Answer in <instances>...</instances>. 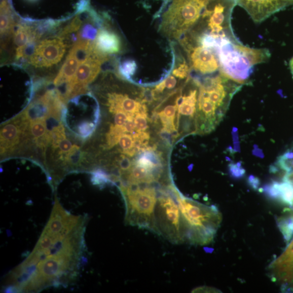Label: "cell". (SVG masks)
Wrapping results in <instances>:
<instances>
[{
	"label": "cell",
	"mask_w": 293,
	"mask_h": 293,
	"mask_svg": "<svg viewBox=\"0 0 293 293\" xmlns=\"http://www.w3.org/2000/svg\"><path fill=\"white\" fill-rule=\"evenodd\" d=\"M176 78H177V77L174 76L171 72V74L168 76L166 79L163 81L165 84V88L168 90H172L174 89L177 84Z\"/></svg>",
	"instance_id": "23"
},
{
	"label": "cell",
	"mask_w": 293,
	"mask_h": 293,
	"mask_svg": "<svg viewBox=\"0 0 293 293\" xmlns=\"http://www.w3.org/2000/svg\"><path fill=\"white\" fill-rule=\"evenodd\" d=\"M30 130L34 140L41 148H45L51 142L50 133L47 132L46 121L44 118H37L32 121Z\"/></svg>",
	"instance_id": "15"
},
{
	"label": "cell",
	"mask_w": 293,
	"mask_h": 293,
	"mask_svg": "<svg viewBox=\"0 0 293 293\" xmlns=\"http://www.w3.org/2000/svg\"><path fill=\"white\" fill-rule=\"evenodd\" d=\"M110 21L107 17L99 29L94 45L96 50L102 55L112 57L121 53L123 43L119 33L112 27Z\"/></svg>",
	"instance_id": "8"
},
{
	"label": "cell",
	"mask_w": 293,
	"mask_h": 293,
	"mask_svg": "<svg viewBox=\"0 0 293 293\" xmlns=\"http://www.w3.org/2000/svg\"><path fill=\"white\" fill-rule=\"evenodd\" d=\"M134 122L137 131L144 132L149 128L148 120H146V114L138 113L135 114Z\"/></svg>",
	"instance_id": "21"
},
{
	"label": "cell",
	"mask_w": 293,
	"mask_h": 293,
	"mask_svg": "<svg viewBox=\"0 0 293 293\" xmlns=\"http://www.w3.org/2000/svg\"><path fill=\"white\" fill-rule=\"evenodd\" d=\"M210 0H165L159 29L169 40L179 41L202 19Z\"/></svg>",
	"instance_id": "4"
},
{
	"label": "cell",
	"mask_w": 293,
	"mask_h": 293,
	"mask_svg": "<svg viewBox=\"0 0 293 293\" xmlns=\"http://www.w3.org/2000/svg\"><path fill=\"white\" fill-rule=\"evenodd\" d=\"M272 280L281 283L287 290L293 284V239L281 255L269 266Z\"/></svg>",
	"instance_id": "9"
},
{
	"label": "cell",
	"mask_w": 293,
	"mask_h": 293,
	"mask_svg": "<svg viewBox=\"0 0 293 293\" xmlns=\"http://www.w3.org/2000/svg\"><path fill=\"white\" fill-rule=\"evenodd\" d=\"M291 290L293 291V284H292V287H291L288 290Z\"/></svg>",
	"instance_id": "31"
},
{
	"label": "cell",
	"mask_w": 293,
	"mask_h": 293,
	"mask_svg": "<svg viewBox=\"0 0 293 293\" xmlns=\"http://www.w3.org/2000/svg\"><path fill=\"white\" fill-rule=\"evenodd\" d=\"M176 107V104L175 105H168L165 107L163 112L159 113L160 119L164 127V129L166 132L172 133L175 131L174 120Z\"/></svg>",
	"instance_id": "17"
},
{
	"label": "cell",
	"mask_w": 293,
	"mask_h": 293,
	"mask_svg": "<svg viewBox=\"0 0 293 293\" xmlns=\"http://www.w3.org/2000/svg\"><path fill=\"white\" fill-rule=\"evenodd\" d=\"M126 132L124 126L112 125L108 134H107V144L109 148H113L119 142L123 134Z\"/></svg>",
	"instance_id": "18"
},
{
	"label": "cell",
	"mask_w": 293,
	"mask_h": 293,
	"mask_svg": "<svg viewBox=\"0 0 293 293\" xmlns=\"http://www.w3.org/2000/svg\"><path fill=\"white\" fill-rule=\"evenodd\" d=\"M217 290V289H215V288H212L208 287H203L197 288L194 290V291H192V292H200L201 291H211V292H217V291H216Z\"/></svg>",
	"instance_id": "27"
},
{
	"label": "cell",
	"mask_w": 293,
	"mask_h": 293,
	"mask_svg": "<svg viewBox=\"0 0 293 293\" xmlns=\"http://www.w3.org/2000/svg\"><path fill=\"white\" fill-rule=\"evenodd\" d=\"M114 114L116 125L124 126L129 120L134 119V114H128L124 111H120Z\"/></svg>",
	"instance_id": "22"
},
{
	"label": "cell",
	"mask_w": 293,
	"mask_h": 293,
	"mask_svg": "<svg viewBox=\"0 0 293 293\" xmlns=\"http://www.w3.org/2000/svg\"><path fill=\"white\" fill-rule=\"evenodd\" d=\"M51 142L53 149H56L59 148L61 141L66 139L65 130L62 123L54 128L50 132Z\"/></svg>",
	"instance_id": "19"
},
{
	"label": "cell",
	"mask_w": 293,
	"mask_h": 293,
	"mask_svg": "<svg viewBox=\"0 0 293 293\" xmlns=\"http://www.w3.org/2000/svg\"><path fill=\"white\" fill-rule=\"evenodd\" d=\"M252 19L261 22L272 15L282 10L285 6L280 0H236Z\"/></svg>",
	"instance_id": "10"
},
{
	"label": "cell",
	"mask_w": 293,
	"mask_h": 293,
	"mask_svg": "<svg viewBox=\"0 0 293 293\" xmlns=\"http://www.w3.org/2000/svg\"><path fill=\"white\" fill-rule=\"evenodd\" d=\"M73 146L70 141L66 139L61 141L59 145V154L67 153L70 151Z\"/></svg>",
	"instance_id": "24"
},
{
	"label": "cell",
	"mask_w": 293,
	"mask_h": 293,
	"mask_svg": "<svg viewBox=\"0 0 293 293\" xmlns=\"http://www.w3.org/2000/svg\"><path fill=\"white\" fill-rule=\"evenodd\" d=\"M112 58L102 55L95 49L86 59L83 61L66 90L64 95L65 103L69 99L86 94L89 84L97 78L102 70L103 65Z\"/></svg>",
	"instance_id": "7"
},
{
	"label": "cell",
	"mask_w": 293,
	"mask_h": 293,
	"mask_svg": "<svg viewBox=\"0 0 293 293\" xmlns=\"http://www.w3.org/2000/svg\"><path fill=\"white\" fill-rule=\"evenodd\" d=\"M267 55L264 50L251 49L228 38L223 39L218 49L221 72L243 84L249 77L251 67L264 61Z\"/></svg>",
	"instance_id": "5"
},
{
	"label": "cell",
	"mask_w": 293,
	"mask_h": 293,
	"mask_svg": "<svg viewBox=\"0 0 293 293\" xmlns=\"http://www.w3.org/2000/svg\"><path fill=\"white\" fill-rule=\"evenodd\" d=\"M179 206L185 242L204 245L211 243L221 226L222 216L216 206H208L181 195Z\"/></svg>",
	"instance_id": "2"
},
{
	"label": "cell",
	"mask_w": 293,
	"mask_h": 293,
	"mask_svg": "<svg viewBox=\"0 0 293 293\" xmlns=\"http://www.w3.org/2000/svg\"><path fill=\"white\" fill-rule=\"evenodd\" d=\"M289 67H290L291 74L292 77H293V57L290 60Z\"/></svg>",
	"instance_id": "29"
},
{
	"label": "cell",
	"mask_w": 293,
	"mask_h": 293,
	"mask_svg": "<svg viewBox=\"0 0 293 293\" xmlns=\"http://www.w3.org/2000/svg\"><path fill=\"white\" fill-rule=\"evenodd\" d=\"M248 182L251 188L254 190H257L259 189L260 180L257 177L250 175L248 179Z\"/></svg>",
	"instance_id": "25"
},
{
	"label": "cell",
	"mask_w": 293,
	"mask_h": 293,
	"mask_svg": "<svg viewBox=\"0 0 293 293\" xmlns=\"http://www.w3.org/2000/svg\"><path fill=\"white\" fill-rule=\"evenodd\" d=\"M230 175L235 179H240L244 175L245 170L241 163L230 164L229 165Z\"/></svg>",
	"instance_id": "20"
},
{
	"label": "cell",
	"mask_w": 293,
	"mask_h": 293,
	"mask_svg": "<svg viewBox=\"0 0 293 293\" xmlns=\"http://www.w3.org/2000/svg\"><path fill=\"white\" fill-rule=\"evenodd\" d=\"M21 121V120H20ZM19 121H12L5 125L1 131L2 154L8 151H12L20 141L21 133V124L18 125ZM21 122V121H20Z\"/></svg>",
	"instance_id": "13"
},
{
	"label": "cell",
	"mask_w": 293,
	"mask_h": 293,
	"mask_svg": "<svg viewBox=\"0 0 293 293\" xmlns=\"http://www.w3.org/2000/svg\"><path fill=\"white\" fill-rule=\"evenodd\" d=\"M28 2H35L38 1V0H27Z\"/></svg>",
	"instance_id": "30"
},
{
	"label": "cell",
	"mask_w": 293,
	"mask_h": 293,
	"mask_svg": "<svg viewBox=\"0 0 293 293\" xmlns=\"http://www.w3.org/2000/svg\"><path fill=\"white\" fill-rule=\"evenodd\" d=\"M59 26L35 44L24 67L25 69L36 74L59 70L72 46L79 40L78 33L64 34L60 32Z\"/></svg>",
	"instance_id": "3"
},
{
	"label": "cell",
	"mask_w": 293,
	"mask_h": 293,
	"mask_svg": "<svg viewBox=\"0 0 293 293\" xmlns=\"http://www.w3.org/2000/svg\"><path fill=\"white\" fill-rule=\"evenodd\" d=\"M276 222L285 241L288 243L293 235V207L284 209Z\"/></svg>",
	"instance_id": "16"
},
{
	"label": "cell",
	"mask_w": 293,
	"mask_h": 293,
	"mask_svg": "<svg viewBox=\"0 0 293 293\" xmlns=\"http://www.w3.org/2000/svg\"><path fill=\"white\" fill-rule=\"evenodd\" d=\"M179 41L186 51L191 71L207 75L221 70L218 49L202 45L188 35H185Z\"/></svg>",
	"instance_id": "6"
},
{
	"label": "cell",
	"mask_w": 293,
	"mask_h": 293,
	"mask_svg": "<svg viewBox=\"0 0 293 293\" xmlns=\"http://www.w3.org/2000/svg\"><path fill=\"white\" fill-rule=\"evenodd\" d=\"M1 37L2 42L9 39L13 33L14 27L16 25L17 21L12 14L11 7L5 0L1 5Z\"/></svg>",
	"instance_id": "14"
},
{
	"label": "cell",
	"mask_w": 293,
	"mask_h": 293,
	"mask_svg": "<svg viewBox=\"0 0 293 293\" xmlns=\"http://www.w3.org/2000/svg\"><path fill=\"white\" fill-rule=\"evenodd\" d=\"M261 190L269 199L293 207V183L288 179L269 182Z\"/></svg>",
	"instance_id": "12"
},
{
	"label": "cell",
	"mask_w": 293,
	"mask_h": 293,
	"mask_svg": "<svg viewBox=\"0 0 293 293\" xmlns=\"http://www.w3.org/2000/svg\"><path fill=\"white\" fill-rule=\"evenodd\" d=\"M133 120L134 119L129 120L124 126L126 132L130 133L132 134L135 132V130L136 129L135 122Z\"/></svg>",
	"instance_id": "26"
},
{
	"label": "cell",
	"mask_w": 293,
	"mask_h": 293,
	"mask_svg": "<svg viewBox=\"0 0 293 293\" xmlns=\"http://www.w3.org/2000/svg\"><path fill=\"white\" fill-rule=\"evenodd\" d=\"M285 7L293 4V0H280Z\"/></svg>",
	"instance_id": "28"
},
{
	"label": "cell",
	"mask_w": 293,
	"mask_h": 293,
	"mask_svg": "<svg viewBox=\"0 0 293 293\" xmlns=\"http://www.w3.org/2000/svg\"><path fill=\"white\" fill-rule=\"evenodd\" d=\"M87 218L66 211L56 199L47 225L30 255L7 275V292H38L67 286L80 273Z\"/></svg>",
	"instance_id": "1"
},
{
	"label": "cell",
	"mask_w": 293,
	"mask_h": 293,
	"mask_svg": "<svg viewBox=\"0 0 293 293\" xmlns=\"http://www.w3.org/2000/svg\"><path fill=\"white\" fill-rule=\"evenodd\" d=\"M146 98L133 99L127 94L110 92L107 94V103L113 113L122 111L128 114H136L138 113L146 114Z\"/></svg>",
	"instance_id": "11"
}]
</instances>
